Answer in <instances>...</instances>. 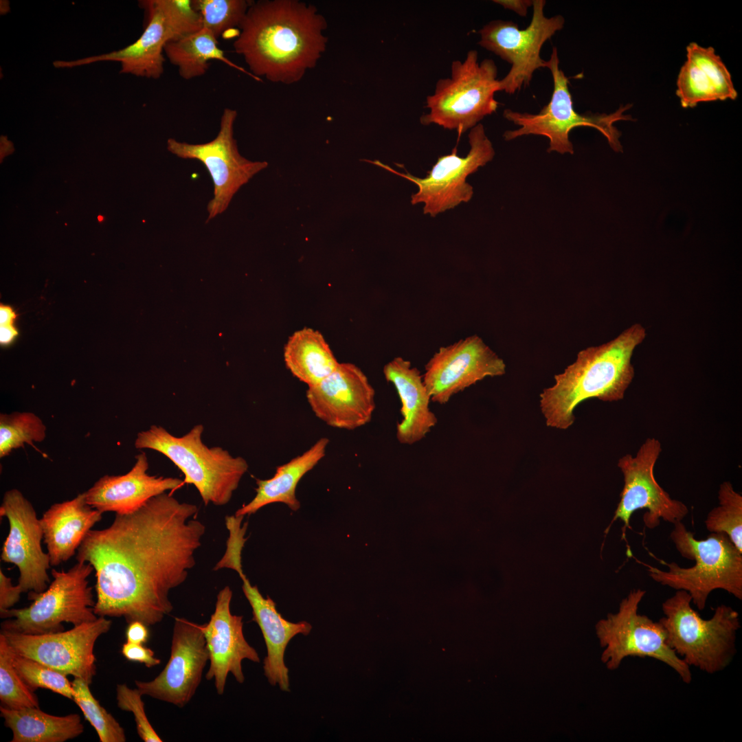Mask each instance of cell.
<instances>
[{
  "instance_id": "cell-1",
  "label": "cell",
  "mask_w": 742,
  "mask_h": 742,
  "mask_svg": "<svg viewBox=\"0 0 742 742\" xmlns=\"http://www.w3.org/2000/svg\"><path fill=\"white\" fill-rule=\"evenodd\" d=\"M197 514L195 504L164 493L135 512L115 514L108 527L91 530L76 559L95 571V614L148 627L168 615L169 592L195 565L205 532Z\"/></svg>"
},
{
  "instance_id": "cell-2",
  "label": "cell",
  "mask_w": 742,
  "mask_h": 742,
  "mask_svg": "<svg viewBox=\"0 0 742 742\" xmlns=\"http://www.w3.org/2000/svg\"><path fill=\"white\" fill-rule=\"evenodd\" d=\"M326 25L317 8L306 3L252 2L233 46L258 80L263 76L292 84L314 67L325 51Z\"/></svg>"
},
{
  "instance_id": "cell-3",
  "label": "cell",
  "mask_w": 742,
  "mask_h": 742,
  "mask_svg": "<svg viewBox=\"0 0 742 742\" xmlns=\"http://www.w3.org/2000/svg\"><path fill=\"white\" fill-rule=\"evenodd\" d=\"M646 336V329L634 324L614 339L578 352L574 363L554 375V384L540 394L546 425L568 429L574 423L575 408L589 398L622 400L635 375L633 351Z\"/></svg>"
},
{
  "instance_id": "cell-4",
  "label": "cell",
  "mask_w": 742,
  "mask_h": 742,
  "mask_svg": "<svg viewBox=\"0 0 742 742\" xmlns=\"http://www.w3.org/2000/svg\"><path fill=\"white\" fill-rule=\"evenodd\" d=\"M670 537L684 558L695 563L682 567L675 562L666 563L667 571L646 565L655 582L676 590H684L692 603L703 610L710 594L723 589L742 599V552L724 533L711 532L704 539H697L682 521L673 524Z\"/></svg>"
},
{
  "instance_id": "cell-5",
  "label": "cell",
  "mask_w": 742,
  "mask_h": 742,
  "mask_svg": "<svg viewBox=\"0 0 742 742\" xmlns=\"http://www.w3.org/2000/svg\"><path fill=\"white\" fill-rule=\"evenodd\" d=\"M690 595L677 590L662 605L663 626L669 647L690 668L708 674L723 671L735 653L737 632L741 628L739 613L721 605L710 619H704L691 606Z\"/></svg>"
},
{
  "instance_id": "cell-6",
  "label": "cell",
  "mask_w": 742,
  "mask_h": 742,
  "mask_svg": "<svg viewBox=\"0 0 742 742\" xmlns=\"http://www.w3.org/2000/svg\"><path fill=\"white\" fill-rule=\"evenodd\" d=\"M203 432V426L199 424L177 437L154 425L138 433L135 447L155 450L170 459L183 473V482L196 487L205 505L223 506L230 501L248 464L220 447H208L202 441Z\"/></svg>"
},
{
  "instance_id": "cell-7",
  "label": "cell",
  "mask_w": 742,
  "mask_h": 742,
  "mask_svg": "<svg viewBox=\"0 0 742 742\" xmlns=\"http://www.w3.org/2000/svg\"><path fill=\"white\" fill-rule=\"evenodd\" d=\"M497 91L495 63L488 58L479 62L477 52L470 50L463 61L451 63L449 77L438 80L434 93L427 97L429 111L420 117V123L455 130L460 136L497 111Z\"/></svg>"
},
{
  "instance_id": "cell-8",
  "label": "cell",
  "mask_w": 742,
  "mask_h": 742,
  "mask_svg": "<svg viewBox=\"0 0 742 742\" xmlns=\"http://www.w3.org/2000/svg\"><path fill=\"white\" fill-rule=\"evenodd\" d=\"M547 61V68L552 74L554 85L549 102L535 114L506 109L503 112L504 118L520 127L505 131L503 135L504 139L510 141L527 135L545 136L549 139L548 153L554 151L560 154L572 155L574 147L569 138L570 132L576 127L589 126L600 131L614 150L621 151L622 146L619 141L620 133L614 124L619 120L631 119L629 115L624 114L631 106H622L609 114L576 112L569 90V79L559 68L556 47H553L550 58Z\"/></svg>"
},
{
  "instance_id": "cell-9",
  "label": "cell",
  "mask_w": 742,
  "mask_h": 742,
  "mask_svg": "<svg viewBox=\"0 0 742 742\" xmlns=\"http://www.w3.org/2000/svg\"><path fill=\"white\" fill-rule=\"evenodd\" d=\"M146 25L134 43L117 51L74 60H55L56 68H72L101 61L120 63V73L158 79L164 71L163 54L171 41L203 27L200 14L190 0H143L139 2Z\"/></svg>"
},
{
  "instance_id": "cell-10",
  "label": "cell",
  "mask_w": 742,
  "mask_h": 742,
  "mask_svg": "<svg viewBox=\"0 0 742 742\" xmlns=\"http://www.w3.org/2000/svg\"><path fill=\"white\" fill-rule=\"evenodd\" d=\"M88 563L77 561L69 570H52L53 581L41 593L29 592L28 607L0 612L1 631L41 635L64 631L63 623L74 626L98 618L95 600L88 578L93 572Z\"/></svg>"
},
{
  "instance_id": "cell-11",
  "label": "cell",
  "mask_w": 742,
  "mask_h": 742,
  "mask_svg": "<svg viewBox=\"0 0 742 742\" xmlns=\"http://www.w3.org/2000/svg\"><path fill=\"white\" fill-rule=\"evenodd\" d=\"M645 594L642 589L631 590L617 612L596 623V636L603 649L601 661L608 669L615 670L627 657L653 658L671 668L688 684L692 681L690 668L668 644L662 624L638 613Z\"/></svg>"
},
{
  "instance_id": "cell-12",
  "label": "cell",
  "mask_w": 742,
  "mask_h": 742,
  "mask_svg": "<svg viewBox=\"0 0 742 742\" xmlns=\"http://www.w3.org/2000/svg\"><path fill=\"white\" fill-rule=\"evenodd\" d=\"M545 0L532 1V16L525 29L511 21L493 20L479 30L478 44L511 65L508 74L499 80V91L513 94L529 86L535 71L547 68L541 58L543 44L563 28L565 19L558 14H544Z\"/></svg>"
},
{
  "instance_id": "cell-13",
  "label": "cell",
  "mask_w": 742,
  "mask_h": 742,
  "mask_svg": "<svg viewBox=\"0 0 742 742\" xmlns=\"http://www.w3.org/2000/svg\"><path fill=\"white\" fill-rule=\"evenodd\" d=\"M468 137L470 150L466 157H460L456 146L451 154L438 157L425 178L408 172H400L379 161H367L415 183L418 190L412 195V204L423 203L424 214L435 216L471 199L473 190L466 181V177L495 156L493 144L482 124L470 129Z\"/></svg>"
},
{
  "instance_id": "cell-14",
  "label": "cell",
  "mask_w": 742,
  "mask_h": 742,
  "mask_svg": "<svg viewBox=\"0 0 742 742\" xmlns=\"http://www.w3.org/2000/svg\"><path fill=\"white\" fill-rule=\"evenodd\" d=\"M237 111L225 108L219 131L214 139L203 144H190L174 138L167 140V149L181 159H196L208 171L214 185L213 198L207 207L206 222L224 212L233 196L256 174L268 166L267 161H252L243 157L234 137Z\"/></svg>"
},
{
  "instance_id": "cell-15",
  "label": "cell",
  "mask_w": 742,
  "mask_h": 742,
  "mask_svg": "<svg viewBox=\"0 0 742 742\" xmlns=\"http://www.w3.org/2000/svg\"><path fill=\"white\" fill-rule=\"evenodd\" d=\"M661 451L660 442L649 438L640 446L636 456L627 454L618 460V466L623 475L624 486L607 532L614 521L620 519L623 523L622 539H625L626 530L630 528L631 517L639 509H647L643 522L649 529L658 526L661 519L673 524L687 515L686 505L671 498L654 477V466Z\"/></svg>"
},
{
  "instance_id": "cell-16",
  "label": "cell",
  "mask_w": 742,
  "mask_h": 742,
  "mask_svg": "<svg viewBox=\"0 0 742 742\" xmlns=\"http://www.w3.org/2000/svg\"><path fill=\"white\" fill-rule=\"evenodd\" d=\"M111 624L106 617L98 616L93 621L56 633L41 635L1 633L16 653L91 684L96 673L95 643L110 629Z\"/></svg>"
},
{
  "instance_id": "cell-17",
  "label": "cell",
  "mask_w": 742,
  "mask_h": 742,
  "mask_svg": "<svg viewBox=\"0 0 742 742\" xmlns=\"http://www.w3.org/2000/svg\"><path fill=\"white\" fill-rule=\"evenodd\" d=\"M504 360L477 335L440 347L425 365L423 379L431 401L446 404L455 394L506 373Z\"/></svg>"
},
{
  "instance_id": "cell-18",
  "label": "cell",
  "mask_w": 742,
  "mask_h": 742,
  "mask_svg": "<svg viewBox=\"0 0 742 742\" xmlns=\"http://www.w3.org/2000/svg\"><path fill=\"white\" fill-rule=\"evenodd\" d=\"M0 516L9 524L1 560L17 567V585L23 593L44 592L50 582L47 570L51 563L42 548L43 532L32 504L20 491L10 489L3 496Z\"/></svg>"
},
{
  "instance_id": "cell-19",
  "label": "cell",
  "mask_w": 742,
  "mask_h": 742,
  "mask_svg": "<svg viewBox=\"0 0 742 742\" xmlns=\"http://www.w3.org/2000/svg\"><path fill=\"white\" fill-rule=\"evenodd\" d=\"M243 546L240 541H229L214 570L230 568L238 572L243 593L252 609V620L258 625L265 642L267 654L263 662L264 674L271 685H278L282 690L289 691V669L284 660L287 644L297 634L308 635L312 626L306 621L295 623L286 620L277 611L275 602L269 596L265 598L258 587L251 584L242 568Z\"/></svg>"
},
{
  "instance_id": "cell-20",
  "label": "cell",
  "mask_w": 742,
  "mask_h": 742,
  "mask_svg": "<svg viewBox=\"0 0 742 742\" xmlns=\"http://www.w3.org/2000/svg\"><path fill=\"white\" fill-rule=\"evenodd\" d=\"M209 652L201 625L175 618L170 656L163 671L153 680H136L142 695L184 707L194 695Z\"/></svg>"
},
{
  "instance_id": "cell-21",
  "label": "cell",
  "mask_w": 742,
  "mask_h": 742,
  "mask_svg": "<svg viewBox=\"0 0 742 742\" xmlns=\"http://www.w3.org/2000/svg\"><path fill=\"white\" fill-rule=\"evenodd\" d=\"M307 401L326 425L353 430L371 421L375 391L365 373L352 363H339L327 377L308 387Z\"/></svg>"
},
{
  "instance_id": "cell-22",
  "label": "cell",
  "mask_w": 742,
  "mask_h": 742,
  "mask_svg": "<svg viewBox=\"0 0 742 742\" xmlns=\"http://www.w3.org/2000/svg\"><path fill=\"white\" fill-rule=\"evenodd\" d=\"M232 598V589L225 586L216 596L215 609L209 622L201 625L210 662L205 678L214 679L219 695L224 693L229 673L238 683H243V660L257 663L260 661L256 649L245 638L243 616L231 613Z\"/></svg>"
},
{
  "instance_id": "cell-23",
  "label": "cell",
  "mask_w": 742,
  "mask_h": 742,
  "mask_svg": "<svg viewBox=\"0 0 742 742\" xmlns=\"http://www.w3.org/2000/svg\"><path fill=\"white\" fill-rule=\"evenodd\" d=\"M132 469L119 475H105L84 492L87 503L104 513L128 514L137 510L152 497L175 490L183 480L148 473V461L144 452L135 458Z\"/></svg>"
},
{
  "instance_id": "cell-24",
  "label": "cell",
  "mask_w": 742,
  "mask_h": 742,
  "mask_svg": "<svg viewBox=\"0 0 742 742\" xmlns=\"http://www.w3.org/2000/svg\"><path fill=\"white\" fill-rule=\"evenodd\" d=\"M676 95L683 108L700 102L735 100L737 92L729 70L712 47L692 42L677 79Z\"/></svg>"
},
{
  "instance_id": "cell-25",
  "label": "cell",
  "mask_w": 742,
  "mask_h": 742,
  "mask_svg": "<svg viewBox=\"0 0 742 742\" xmlns=\"http://www.w3.org/2000/svg\"><path fill=\"white\" fill-rule=\"evenodd\" d=\"M383 372L385 380L394 386L401 403L403 419L396 425V439L403 445H414L423 439L438 423L429 407L431 396L423 375L402 357H396L386 363Z\"/></svg>"
},
{
  "instance_id": "cell-26",
  "label": "cell",
  "mask_w": 742,
  "mask_h": 742,
  "mask_svg": "<svg viewBox=\"0 0 742 742\" xmlns=\"http://www.w3.org/2000/svg\"><path fill=\"white\" fill-rule=\"evenodd\" d=\"M102 513L89 505L84 493L52 504L40 518L51 566L71 559Z\"/></svg>"
},
{
  "instance_id": "cell-27",
  "label": "cell",
  "mask_w": 742,
  "mask_h": 742,
  "mask_svg": "<svg viewBox=\"0 0 742 742\" xmlns=\"http://www.w3.org/2000/svg\"><path fill=\"white\" fill-rule=\"evenodd\" d=\"M328 443V438H321L302 454L278 466L271 478L256 479L255 497L238 509L234 515H251L273 503H283L292 510H297L300 503L296 497L297 486L304 475L325 456Z\"/></svg>"
},
{
  "instance_id": "cell-28",
  "label": "cell",
  "mask_w": 742,
  "mask_h": 742,
  "mask_svg": "<svg viewBox=\"0 0 742 742\" xmlns=\"http://www.w3.org/2000/svg\"><path fill=\"white\" fill-rule=\"evenodd\" d=\"M0 712L12 732L11 742H64L84 732L78 714L55 716L36 707L14 710L1 706Z\"/></svg>"
},
{
  "instance_id": "cell-29",
  "label": "cell",
  "mask_w": 742,
  "mask_h": 742,
  "mask_svg": "<svg viewBox=\"0 0 742 742\" xmlns=\"http://www.w3.org/2000/svg\"><path fill=\"white\" fill-rule=\"evenodd\" d=\"M286 368L308 387L330 375L339 362L322 334L311 328L295 331L284 348Z\"/></svg>"
},
{
  "instance_id": "cell-30",
  "label": "cell",
  "mask_w": 742,
  "mask_h": 742,
  "mask_svg": "<svg viewBox=\"0 0 742 742\" xmlns=\"http://www.w3.org/2000/svg\"><path fill=\"white\" fill-rule=\"evenodd\" d=\"M164 54L185 80L203 76L209 69L210 61L217 60L259 80L251 72L227 58L224 51L218 47V39L203 27L170 41L164 48Z\"/></svg>"
},
{
  "instance_id": "cell-31",
  "label": "cell",
  "mask_w": 742,
  "mask_h": 742,
  "mask_svg": "<svg viewBox=\"0 0 742 742\" xmlns=\"http://www.w3.org/2000/svg\"><path fill=\"white\" fill-rule=\"evenodd\" d=\"M47 427L42 419L33 412H14L0 414V458L10 455L14 450L34 442H41L46 437Z\"/></svg>"
},
{
  "instance_id": "cell-32",
  "label": "cell",
  "mask_w": 742,
  "mask_h": 742,
  "mask_svg": "<svg viewBox=\"0 0 742 742\" xmlns=\"http://www.w3.org/2000/svg\"><path fill=\"white\" fill-rule=\"evenodd\" d=\"M719 506L712 508L705 520L710 532L724 533L742 552V495L730 482L721 484L718 491Z\"/></svg>"
},
{
  "instance_id": "cell-33",
  "label": "cell",
  "mask_w": 742,
  "mask_h": 742,
  "mask_svg": "<svg viewBox=\"0 0 742 742\" xmlns=\"http://www.w3.org/2000/svg\"><path fill=\"white\" fill-rule=\"evenodd\" d=\"M252 3L245 0H192L202 25L218 39L226 32L238 34L240 26Z\"/></svg>"
},
{
  "instance_id": "cell-34",
  "label": "cell",
  "mask_w": 742,
  "mask_h": 742,
  "mask_svg": "<svg viewBox=\"0 0 742 742\" xmlns=\"http://www.w3.org/2000/svg\"><path fill=\"white\" fill-rule=\"evenodd\" d=\"M14 651L0 634V701L10 709L39 708L38 699L19 675L13 663Z\"/></svg>"
},
{
  "instance_id": "cell-35",
  "label": "cell",
  "mask_w": 742,
  "mask_h": 742,
  "mask_svg": "<svg viewBox=\"0 0 742 742\" xmlns=\"http://www.w3.org/2000/svg\"><path fill=\"white\" fill-rule=\"evenodd\" d=\"M73 700L81 709L85 719L95 730L100 742H125L124 728L111 713L93 697L89 684L80 678L71 682Z\"/></svg>"
},
{
  "instance_id": "cell-36",
  "label": "cell",
  "mask_w": 742,
  "mask_h": 742,
  "mask_svg": "<svg viewBox=\"0 0 742 742\" xmlns=\"http://www.w3.org/2000/svg\"><path fill=\"white\" fill-rule=\"evenodd\" d=\"M13 663L21 677L32 691L38 688H45L73 700V688L67 675L14 651Z\"/></svg>"
},
{
  "instance_id": "cell-37",
  "label": "cell",
  "mask_w": 742,
  "mask_h": 742,
  "mask_svg": "<svg viewBox=\"0 0 742 742\" xmlns=\"http://www.w3.org/2000/svg\"><path fill=\"white\" fill-rule=\"evenodd\" d=\"M116 699L118 708L131 712L135 718L137 734L145 742H161L162 739L153 729L144 710V703L139 690L132 689L126 684H117Z\"/></svg>"
},
{
  "instance_id": "cell-38",
  "label": "cell",
  "mask_w": 742,
  "mask_h": 742,
  "mask_svg": "<svg viewBox=\"0 0 742 742\" xmlns=\"http://www.w3.org/2000/svg\"><path fill=\"white\" fill-rule=\"evenodd\" d=\"M121 652L128 661L142 663L148 668L158 665L161 662L159 659L155 657L152 649L142 644L126 642L122 644Z\"/></svg>"
},
{
  "instance_id": "cell-39",
  "label": "cell",
  "mask_w": 742,
  "mask_h": 742,
  "mask_svg": "<svg viewBox=\"0 0 742 742\" xmlns=\"http://www.w3.org/2000/svg\"><path fill=\"white\" fill-rule=\"evenodd\" d=\"M23 593L18 585H13L11 578L0 569V612L11 609Z\"/></svg>"
},
{
  "instance_id": "cell-40",
  "label": "cell",
  "mask_w": 742,
  "mask_h": 742,
  "mask_svg": "<svg viewBox=\"0 0 742 742\" xmlns=\"http://www.w3.org/2000/svg\"><path fill=\"white\" fill-rule=\"evenodd\" d=\"M125 634L127 642L135 644H145L149 638L148 626L137 620L128 623Z\"/></svg>"
},
{
  "instance_id": "cell-41",
  "label": "cell",
  "mask_w": 742,
  "mask_h": 742,
  "mask_svg": "<svg viewBox=\"0 0 742 742\" xmlns=\"http://www.w3.org/2000/svg\"><path fill=\"white\" fill-rule=\"evenodd\" d=\"M493 2L521 16H526L528 9L532 6V1L530 0H494Z\"/></svg>"
},
{
  "instance_id": "cell-42",
  "label": "cell",
  "mask_w": 742,
  "mask_h": 742,
  "mask_svg": "<svg viewBox=\"0 0 742 742\" xmlns=\"http://www.w3.org/2000/svg\"><path fill=\"white\" fill-rule=\"evenodd\" d=\"M17 335V332L12 325L1 326L0 341L1 344H8Z\"/></svg>"
},
{
  "instance_id": "cell-43",
  "label": "cell",
  "mask_w": 742,
  "mask_h": 742,
  "mask_svg": "<svg viewBox=\"0 0 742 742\" xmlns=\"http://www.w3.org/2000/svg\"><path fill=\"white\" fill-rule=\"evenodd\" d=\"M15 317L14 313L8 306H1L0 308V324L1 326L12 325Z\"/></svg>"
}]
</instances>
